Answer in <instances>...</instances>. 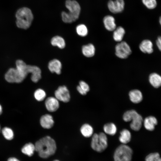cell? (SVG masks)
<instances>
[{"mask_svg": "<svg viewBox=\"0 0 161 161\" xmlns=\"http://www.w3.org/2000/svg\"><path fill=\"white\" fill-rule=\"evenodd\" d=\"M16 24L18 27L27 29L30 26L33 18L31 10L26 7L19 9L16 14Z\"/></svg>", "mask_w": 161, "mask_h": 161, "instance_id": "obj_3", "label": "cell"}, {"mask_svg": "<svg viewBox=\"0 0 161 161\" xmlns=\"http://www.w3.org/2000/svg\"><path fill=\"white\" fill-rule=\"evenodd\" d=\"M77 89L78 92L82 95H85L86 94L87 92L83 90L80 87L79 85L78 86Z\"/></svg>", "mask_w": 161, "mask_h": 161, "instance_id": "obj_34", "label": "cell"}, {"mask_svg": "<svg viewBox=\"0 0 161 161\" xmlns=\"http://www.w3.org/2000/svg\"><path fill=\"white\" fill-rule=\"evenodd\" d=\"M2 133L4 138L7 140H12L14 137V133L12 130L10 128L5 127L2 130Z\"/></svg>", "mask_w": 161, "mask_h": 161, "instance_id": "obj_28", "label": "cell"}, {"mask_svg": "<svg viewBox=\"0 0 161 161\" xmlns=\"http://www.w3.org/2000/svg\"><path fill=\"white\" fill-rule=\"evenodd\" d=\"M53 161H59L58 160H54Z\"/></svg>", "mask_w": 161, "mask_h": 161, "instance_id": "obj_38", "label": "cell"}, {"mask_svg": "<svg viewBox=\"0 0 161 161\" xmlns=\"http://www.w3.org/2000/svg\"><path fill=\"white\" fill-rule=\"evenodd\" d=\"M55 97L58 100L64 102H68L70 99L69 91L65 86H59L55 91Z\"/></svg>", "mask_w": 161, "mask_h": 161, "instance_id": "obj_11", "label": "cell"}, {"mask_svg": "<svg viewBox=\"0 0 161 161\" xmlns=\"http://www.w3.org/2000/svg\"><path fill=\"white\" fill-rule=\"evenodd\" d=\"M0 129H1V126H0Z\"/></svg>", "mask_w": 161, "mask_h": 161, "instance_id": "obj_39", "label": "cell"}, {"mask_svg": "<svg viewBox=\"0 0 161 161\" xmlns=\"http://www.w3.org/2000/svg\"><path fill=\"white\" fill-rule=\"evenodd\" d=\"M133 154L131 148L127 145L122 144L115 149L113 155L114 161H131Z\"/></svg>", "mask_w": 161, "mask_h": 161, "instance_id": "obj_7", "label": "cell"}, {"mask_svg": "<svg viewBox=\"0 0 161 161\" xmlns=\"http://www.w3.org/2000/svg\"><path fill=\"white\" fill-rule=\"evenodd\" d=\"M51 43L54 46H57L60 49H63L65 46V42L64 39L59 36H56L51 39Z\"/></svg>", "mask_w": 161, "mask_h": 161, "instance_id": "obj_23", "label": "cell"}, {"mask_svg": "<svg viewBox=\"0 0 161 161\" xmlns=\"http://www.w3.org/2000/svg\"><path fill=\"white\" fill-rule=\"evenodd\" d=\"M107 6L109 11L114 13L122 12L124 9L125 2L124 0H109Z\"/></svg>", "mask_w": 161, "mask_h": 161, "instance_id": "obj_10", "label": "cell"}, {"mask_svg": "<svg viewBox=\"0 0 161 161\" xmlns=\"http://www.w3.org/2000/svg\"><path fill=\"white\" fill-rule=\"evenodd\" d=\"M79 86L83 90L87 93L89 90L90 88L89 85L83 81L79 82Z\"/></svg>", "mask_w": 161, "mask_h": 161, "instance_id": "obj_32", "label": "cell"}, {"mask_svg": "<svg viewBox=\"0 0 161 161\" xmlns=\"http://www.w3.org/2000/svg\"><path fill=\"white\" fill-rule=\"evenodd\" d=\"M34 96L37 100L40 101L44 99L46 96V93L42 89H38L35 91Z\"/></svg>", "mask_w": 161, "mask_h": 161, "instance_id": "obj_29", "label": "cell"}, {"mask_svg": "<svg viewBox=\"0 0 161 161\" xmlns=\"http://www.w3.org/2000/svg\"><path fill=\"white\" fill-rule=\"evenodd\" d=\"M123 118L126 122L131 121L130 126L133 130L138 131L142 126L143 122L142 117L134 110L126 112L123 115Z\"/></svg>", "mask_w": 161, "mask_h": 161, "instance_id": "obj_5", "label": "cell"}, {"mask_svg": "<svg viewBox=\"0 0 161 161\" xmlns=\"http://www.w3.org/2000/svg\"><path fill=\"white\" fill-rule=\"evenodd\" d=\"M65 6L69 10L68 12L63 11L61 13L63 21L66 23H71L78 18L80 11V7L76 1L67 0Z\"/></svg>", "mask_w": 161, "mask_h": 161, "instance_id": "obj_2", "label": "cell"}, {"mask_svg": "<svg viewBox=\"0 0 161 161\" xmlns=\"http://www.w3.org/2000/svg\"><path fill=\"white\" fill-rule=\"evenodd\" d=\"M145 161H161V157L158 152L150 153L145 158Z\"/></svg>", "mask_w": 161, "mask_h": 161, "instance_id": "obj_30", "label": "cell"}, {"mask_svg": "<svg viewBox=\"0 0 161 161\" xmlns=\"http://www.w3.org/2000/svg\"><path fill=\"white\" fill-rule=\"evenodd\" d=\"M58 100L55 97H51L47 98L45 101V105L47 109L50 112L56 111L59 106Z\"/></svg>", "mask_w": 161, "mask_h": 161, "instance_id": "obj_12", "label": "cell"}, {"mask_svg": "<svg viewBox=\"0 0 161 161\" xmlns=\"http://www.w3.org/2000/svg\"><path fill=\"white\" fill-rule=\"evenodd\" d=\"M35 151V145L30 143L26 144L21 149V151L23 153L29 157L33 155Z\"/></svg>", "mask_w": 161, "mask_h": 161, "instance_id": "obj_26", "label": "cell"}, {"mask_svg": "<svg viewBox=\"0 0 161 161\" xmlns=\"http://www.w3.org/2000/svg\"><path fill=\"white\" fill-rule=\"evenodd\" d=\"M129 96L130 100L134 103H140L143 99L142 93L140 90L137 89L130 91L129 93Z\"/></svg>", "mask_w": 161, "mask_h": 161, "instance_id": "obj_18", "label": "cell"}, {"mask_svg": "<svg viewBox=\"0 0 161 161\" xmlns=\"http://www.w3.org/2000/svg\"><path fill=\"white\" fill-rule=\"evenodd\" d=\"M48 68L51 72H55L57 74L59 75L61 72L62 64L58 59H54L49 63Z\"/></svg>", "mask_w": 161, "mask_h": 161, "instance_id": "obj_17", "label": "cell"}, {"mask_svg": "<svg viewBox=\"0 0 161 161\" xmlns=\"http://www.w3.org/2000/svg\"><path fill=\"white\" fill-rule=\"evenodd\" d=\"M113 37L114 40L117 42L122 41L125 33L124 28L121 26H119L113 31Z\"/></svg>", "mask_w": 161, "mask_h": 161, "instance_id": "obj_21", "label": "cell"}, {"mask_svg": "<svg viewBox=\"0 0 161 161\" xmlns=\"http://www.w3.org/2000/svg\"><path fill=\"white\" fill-rule=\"evenodd\" d=\"M91 145L92 148L96 152H101L104 151L108 146V139L106 134L100 132L93 134Z\"/></svg>", "mask_w": 161, "mask_h": 161, "instance_id": "obj_6", "label": "cell"}, {"mask_svg": "<svg viewBox=\"0 0 161 161\" xmlns=\"http://www.w3.org/2000/svg\"><path fill=\"white\" fill-rule=\"evenodd\" d=\"M103 21L105 27L108 31H113L116 28L115 18L112 16L109 15L105 16Z\"/></svg>", "mask_w": 161, "mask_h": 161, "instance_id": "obj_14", "label": "cell"}, {"mask_svg": "<svg viewBox=\"0 0 161 161\" xmlns=\"http://www.w3.org/2000/svg\"><path fill=\"white\" fill-rule=\"evenodd\" d=\"M103 130L106 134L112 136L115 135L116 133L117 128L114 124L110 123L104 125Z\"/></svg>", "mask_w": 161, "mask_h": 161, "instance_id": "obj_25", "label": "cell"}, {"mask_svg": "<svg viewBox=\"0 0 161 161\" xmlns=\"http://www.w3.org/2000/svg\"><path fill=\"white\" fill-rule=\"evenodd\" d=\"M40 123L42 127L44 129L51 128L54 124L52 116L49 114H45L42 116L40 119Z\"/></svg>", "mask_w": 161, "mask_h": 161, "instance_id": "obj_15", "label": "cell"}, {"mask_svg": "<svg viewBox=\"0 0 161 161\" xmlns=\"http://www.w3.org/2000/svg\"><path fill=\"white\" fill-rule=\"evenodd\" d=\"M142 1L143 4L149 9L155 8L157 5L156 0H142Z\"/></svg>", "mask_w": 161, "mask_h": 161, "instance_id": "obj_31", "label": "cell"}, {"mask_svg": "<svg viewBox=\"0 0 161 161\" xmlns=\"http://www.w3.org/2000/svg\"><path fill=\"white\" fill-rule=\"evenodd\" d=\"M156 44L159 49L161 51V36L157 37L156 40Z\"/></svg>", "mask_w": 161, "mask_h": 161, "instance_id": "obj_33", "label": "cell"}, {"mask_svg": "<svg viewBox=\"0 0 161 161\" xmlns=\"http://www.w3.org/2000/svg\"><path fill=\"white\" fill-rule=\"evenodd\" d=\"M129 45L125 41H121L117 44L115 47V54L118 58L125 59L131 53Z\"/></svg>", "mask_w": 161, "mask_h": 161, "instance_id": "obj_8", "label": "cell"}, {"mask_svg": "<svg viewBox=\"0 0 161 161\" xmlns=\"http://www.w3.org/2000/svg\"><path fill=\"white\" fill-rule=\"evenodd\" d=\"M35 151L43 158H47L53 155L56 149L55 141L49 136L40 139L35 143Z\"/></svg>", "mask_w": 161, "mask_h": 161, "instance_id": "obj_1", "label": "cell"}, {"mask_svg": "<svg viewBox=\"0 0 161 161\" xmlns=\"http://www.w3.org/2000/svg\"><path fill=\"white\" fill-rule=\"evenodd\" d=\"M2 107L1 105L0 104V115L1 114L2 112Z\"/></svg>", "mask_w": 161, "mask_h": 161, "instance_id": "obj_36", "label": "cell"}, {"mask_svg": "<svg viewBox=\"0 0 161 161\" xmlns=\"http://www.w3.org/2000/svg\"><path fill=\"white\" fill-rule=\"evenodd\" d=\"M159 21L160 24L161 26V16H160V17L159 19Z\"/></svg>", "mask_w": 161, "mask_h": 161, "instance_id": "obj_37", "label": "cell"}, {"mask_svg": "<svg viewBox=\"0 0 161 161\" xmlns=\"http://www.w3.org/2000/svg\"><path fill=\"white\" fill-rule=\"evenodd\" d=\"M5 78L9 83H19L25 78L17 68H11L5 74Z\"/></svg>", "mask_w": 161, "mask_h": 161, "instance_id": "obj_9", "label": "cell"}, {"mask_svg": "<svg viewBox=\"0 0 161 161\" xmlns=\"http://www.w3.org/2000/svg\"><path fill=\"white\" fill-rule=\"evenodd\" d=\"M95 49L92 44H89L83 46L82 52L83 55L87 57H91L95 54Z\"/></svg>", "mask_w": 161, "mask_h": 161, "instance_id": "obj_20", "label": "cell"}, {"mask_svg": "<svg viewBox=\"0 0 161 161\" xmlns=\"http://www.w3.org/2000/svg\"><path fill=\"white\" fill-rule=\"evenodd\" d=\"M82 135L86 137H89L93 135V129L92 127L88 124L83 125L80 129Z\"/></svg>", "mask_w": 161, "mask_h": 161, "instance_id": "obj_24", "label": "cell"}, {"mask_svg": "<svg viewBox=\"0 0 161 161\" xmlns=\"http://www.w3.org/2000/svg\"><path fill=\"white\" fill-rule=\"evenodd\" d=\"M16 68L18 69L26 78L28 73L31 74V79L36 82L41 78V71L40 68L35 66L27 65L23 61L18 60L16 62Z\"/></svg>", "mask_w": 161, "mask_h": 161, "instance_id": "obj_4", "label": "cell"}, {"mask_svg": "<svg viewBox=\"0 0 161 161\" xmlns=\"http://www.w3.org/2000/svg\"><path fill=\"white\" fill-rule=\"evenodd\" d=\"M76 31L78 34L82 37L86 36L88 33L87 28L84 24H80L77 26Z\"/></svg>", "mask_w": 161, "mask_h": 161, "instance_id": "obj_27", "label": "cell"}, {"mask_svg": "<svg viewBox=\"0 0 161 161\" xmlns=\"http://www.w3.org/2000/svg\"><path fill=\"white\" fill-rule=\"evenodd\" d=\"M143 123L145 128L149 131L154 130L155 126L158 123V121L156 117L153 116L146 117L143 120Z\"/></svg>", "mask_w": 161, "mask_h": 161, "instance_id": "obj_13", "label": "cell"}, {"mask_svg": "<svg viewBox=\"0 0 161 161\" xmlns=\"http://www.w3.org/2000/svg\"><path fill=\"white\" fill-rule=\"evenodd\" d=\"M139 47L140 50L145 53L150 54L153 52V43L148 39L143 40L140 44Z\"/></svg>", "mask_w": 161, "mask_h": 161, "instance_id": "obj_16", "label": "cell"}, {"mask_svg": "<svg viewBox=\"0 0 161 161\" xmlns=\"http://www.w3.org/2000/svg\"><path fill=\"white\" fill-rule=\"evenodd\" d=\"M7 161H20L18 160L15 157H10L9 158Z\"/></svg>", "mask_w": 161, "mask_h": 161, "instance_id": "obj_35", "label": "cell"}, {"mask_svg": "<svg viewBox=\"0 0 161 161\" xmlns=\"http://www.w3.org/2000/svg\"><path fill=\"white\" fill-rule=\"evenodd\" d=\"M149 81L154 88H158L161 86V76L156 73L151 74L149 76Z\"/></svg>", "mask_w": 161, "mask_h": 161, "instance_id": "obj_19", "label": "cell"}, {"mask_svg": "<svg viewBox=\"0 0 161 161\" xmlns=\"http://www.w3.org/2000/svg\"><path fill=\"white\" fill-rule=\"evenodd\" d=\"M119 140L122 144H126L129 143L131 139V134L130 131L127 129L122 130L120 132Z\"/></svg>", "mask_w": 161, "mask_h": 161, "instance_id": "obj_22", "label": "cell"}]
</instances>
